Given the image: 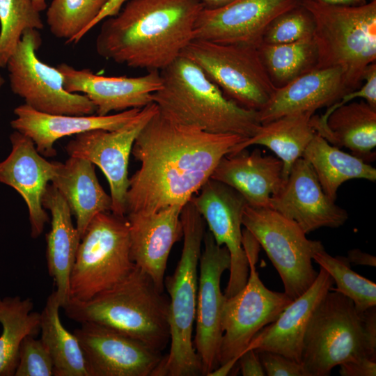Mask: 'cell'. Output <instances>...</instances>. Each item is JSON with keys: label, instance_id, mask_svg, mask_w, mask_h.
Here are the masks:
<instances>
[{"label": "cell", "instance_id": "obj_26", "mask_svg": "<svg viewBox=\"0 0 376 376\" xmlns=\"http://www.w3.org/2000/svg\"><path fill=\"white\" fill-rule=\"evenodd\" d=\"M42 203L52 216L51 229L46 235L47 265L62 308L70 298V276L81 237L67 202L52 184L47 185Z\"/></svg>", "mask_w": 376, "mask_h": 376}, {"label": "cell", "instance_id": "obj_10", "mask_svg": "<svg viewBox=\"0 0 376 376\" xmlns=\"http://www.w3.org/2000/svg\"><path fill=\"white\" fill-rule=\"evenodd\" d=\"M242 246L249 263V276L245 285L233 296L226 297L222 306L219 365L240 357L254 336L292 301L285 292L270 290L260 280L256 267L260 246L246 229L242 231Z\"/></svg>", "mask_w": 376, "mask_h": 376}, {"label": "cell", "instance_id": "obj_4", "mask_svg": "<svg viewBox=\"0 0 376 376\" xmlns=\"http://www.w3.org/2000/svg\"><path fill=\"white\" fill-rule=\"evenodd\" d=\"M77 322L99 324L162 352L170 341L169 298L137 266L123 281L87 301L62 307Z\"/></svg>", "mask_w": 376, "mask_h": 376}, {"label": "cell", "instance_id": "obj_46", "mask_svg": "<svg viewBox=\"0 0 376 376\" xmlns=\"http://www.w3.org/2000/svg\"><path fill=\"white\" fill-rule=\"evenodd\" d=\"M312 1L322 3L329 5L337 6H359L366 3L363 0H310Z\"/></svg>", "mask_w": 376, "mask_h": 376}, {"label": "cell", "instance_id": "obj_19", "mask_svg": "<svg viewBox=\"0 0 376 376\" xmlns=\"http://www.w3.org/2000/svg\"><path fill=\"white\" fill-rule=\"evenodd\" d=\"M62 74L65 91L82 93L95 107L99 116L111 111L141 109L152 103V94L161 88L159 71H148L139 77H106L95 74L88 68L77 69L63 63L57 65Z\"/></svg>", "mask_w": 376, "mask_h": 376}, {"label": "cell", "instance_id": "obj_27", "mask_svg": "<svg viewBox=\"0 0 376 376\" xmlns=\"http://www.w3.org/2000/svg\"><path fill=\"white\" fill-rule=\"evenodd\" d=\"M51 182L75 217L81 239L96 214L111 212V196L100 184L95 165L86 159L70 156L65 163L58 162Z\"/></svg>", "mask_w": 376, "mask_h": 376}, {"label": "cell", "instance_id": "obj_12", "mask_svg": "<svg viewBox=\"0 0 376 376\" xmlns=\"http://www.w3.org/2000/svg\"><path fill=\"white\" fill-rule=\"evenodd\" d=\"M38 30H26L6 68L13 93L24 104L45 113L91 115L95 107L84 95L69 93L63 86L62 74L41 61L37 50L41 45Z\"/></svg>", "mask_w": 376, "mask_h": 376}, {"label": "cell", "instance_id": "obj_23", "mask_svg": "<svg viewBox=\"0 0 376 376\" xmlns=\"http://www.w3.org/2000/svg\"><path fill=\"white\" fill-rule=\"evenodd\" d=\"M141 109L105 116H75L45 113L23 104L15 108V117L10 125L30 138L42 156L52 157L56 155L54 146L57 140L93 130H117L136 117Z\"/></svg>", "mask_w": 376, "mask_h": 376}, {"label": "cell", "instance_id": "obj_48", "mask_svg": "<svg viewBox=\"0 0 376 376\" xmlns=\"http://www.w3.org/2000/svg\"><path fill=\"white\" fill-rule=\"evenodd\" d=\"M32 1L36 8L40 12L47 7L45 0H32Z\"/></svg>", "mask_w": 376, "mask_h": 376}, {"label": "cell", "instance_id": "obj_38", "mask_svg": "<svg viewBox=\"0 0 376 376\" xmlns=\"http://www.w3.org/2000/svg\"><path fill=\"white\" fill-rule=\"evenodd\" d=\"M53 368L51 356L41 339L26 336L19 347L14 376H51Z\"/></svg>", "mask_w": 376, "mask_h": 376}, {"label": "cell", "instance_id": "obj_11", "mask_svg": "<svg viewBox=\"0 0 376 376\" xmlns=\"http://www.w3.org/2000/svg\"><path fill=\"white\" fill-rule=\"evenodd\" d=\"M239 106L259 111L276 88L261 61L258 47L192 40L182 54Z\"/></svg>", "mask_w": 376, "mask_h": 376}, {"label": "cell", "instance_id": "obj_47", "mask_svg": "<svg viewBox=\"0 0 376 376\" xmlns=\"http://www.w3.org/2000/svg\"><path fill=\"white\" fill-rule=\"evenodd\" d=\"M205 8L214 9L224 6L233 0H199Z\"/></svg>", "mask_w": 376, "mask_h": 376}, {"label": "cell", "instance_id": "obj_34", "mask_svg": "<svg viewBox=\"0 0 376 376\" xmlns=\"http://www.w3.org/2000/svg\"><path fill=\"white\" fill-rule=\"evenodd\" d=\"M313 260L333 279L338 292L350 299L358 313H362L376 306V284L354 272L347 257H333L324 249L317 252Z\"/></svg>", "mask_w": 376, "mask_h": 376}, {"label": "cell", "instance_id": "obj_18", "mask_svg": "<svg viewBox=\"0 0 376 376\" xmlns=\"http://www.w3.org/2000/svg\"><path fill=\"white\" fill-rule=\"evenodd\" d=\"M269 208L295 221L306 234L322 227L338 228L348 218L347 211L324 193L303 157L294 163L288 178L272 196Z\"/></svg>", "mask_w": 376, "mask_h": 376}, {"label": "cell", "instance_id": "obj_35", "mask_svg": "<svg viewBox=\"0 0 376 376\" xmlns=\"http://www.w3.org/2000/svg\"><path fill=\"white\" fill-rule=\"evenodd\" d=\"M44 27L32 0H0V68H5L27 29Z\"/></svg>", "mask_w": 376, "mask_h": 376}, {"label": "cell", "instance_id": "obj_8", "mask_svg": "<svg viewBox=\"0 0 376 376\" xmlns=\"http://www.w3.org/2000/svg\"><path fill=\"white\" fill-rule=\"evenodd\" d=\"M130 249L127 217L111 212L96 214L77 250L70 276V298L87 301L126 278L136 266Z\"/></svg>", "mask_w": 376, "mask_h": 376}, {"label": "cell", "instance_id": "obj_2", "mask_svg": "<svg viewBox=\"0 0 376 376\" xmlns=\"http://www.w3.org/2000/svg\"><path fill=\"white\" fill-rule=\"evenodd\" d=\"M199 0H127L103 19L95 40L102 58L130 68L160 71L194 39Z\"/></svg>", "mask_w": 376, "mask_h": 376}, {"label": "cell", "instance_id": "obj_24", "mask_svg": "<svg viewBox=\"0 0 376 376\" xmlns=\"http://www.w3.org/2000/svg\"><path fill=\"white\" fill-rule=\"evenodd\" d=\"M349 92L341 68L315 69L276 88L258 111L259 121L262 125L287 115L314 113L334 104Z\"/></svg>", "mask_w": 376, "mask_h": 376}, {"label": "cell", "instance_id": "obj_20", "mask_svg": "<svg viewBox=\"0 0 376 376\" xmlns=\"http://www.w3.org/2000/svg\"><path fill=\"white\" fill-rule=\"evenodd\" d=\"M11 151L0 162V182L15 189L28 208L31 235L37 238L49 221L42 200L49 182L56 173L58 162H49L33 141L14 130L10 136Z\"/></svg>", "mask_w": 376, "mask_h": 376}, {"label": "cell", "instance_id": "obj_22", "mask_svg": "<svg viewBox=\"0 0 376 376\" xmlns=\"http://www.w3.org/2000/svg\"><path fill=\"white\" fill-rule=\"evenodd\" d=\"M334 283L329 273L320 267L311 287L292 300L274 322L263 328L244 351L253 349L275 352L301 363L304 337L309 320Z\"/></svg>", "mask_w": 376, "mask_h": 376}, {"label": "cell", "instance_id": "obj_21", "mask_svg": "<svg viewBox=\"0 0 376 376\" xmlns=\"http://www.w3.org/2000/svg\"><path fill=\"white\" fill-rule=\"evenodd\" d=\"M183 207L169 206L150 214H129L130 258L164 291V274L173 244L182 237Z\"/></svg>", "mask_w": 376, "mask_h": 376}, {"label": "cell", "instance_id": "obj_9", "mask_svg": "<svg viewBox=\"0 0 376 376\" xmlns=\"http://www.w3.org/2000/svg\"><path fill=\"white\" fill-rule=\"evenodd\" d=\"M242 222L278 272L284 292L292 300L305 292L318 274L312 260L317 252L324 249L322 242L308 240L295 221L269 207L247 205Z\"/></svg>", "mask_w": 376, "mask_h": 376}, {"label": "cell", "instance_id": "obj_7", "mask_svg": "<svg viewBox=\"0 0 376 376\" xmlns=\"http://www.w3.org/2000/svg\"><path fill=\"white\" fill-rule=\"evenodd\" d=\"M299 3L315 20V69L340 68L348 91L359 88L366 68L376 61V0L359 6Z\"/></svg>", "mask_w": 376, "mask_h": 376}, {"label": "cell", "instance_id": "obj_28", "mask_svg": "<svg viewBox=\"0 0 376 376\" xmlns=\"http://www.w3.org/2000/svg\"><path fill=\"white\" fill-rule=\"evenodd\" d=\"M315 131L330 144L348 148L367 163L375 158L376 108L365 100L340 106Z\"/></svg>", "mask_w": 376, "mask_h": 376}, {"label": "cell", "instance_id": "obj_32", "mask_svg": "<svg viewBox=\"0 0 376 376\" xmlns=\"http://www.w3.org/2000/svg\"><path fill=\"white\" fill-rule=\"evenodd\" d=\"M29 297H0V376H14L23 339L40 331V313L35 312Z\"/></svg>", "mask_w": 376, "mask_h": 376}, {"label": "cell", "instance_id": "obj_16", "mask_svg": "<svg viewBox=\"0 0 376 376\" xmlns=\"http://www.w3.org/2000/svg\"><path fill=\"white\" fill-rule=\"evenodd\" d=\"M89 376H153L163 357L143 343L93 322L74 330Z\"/></svg>", "mask_w": 376, "mask_h": 376}, {"label": "cell", "instance_id": "obj_25", "mask_svg": "<svg viewBox=\"0 0 376 376\" xmlns=\"http://www.w3.org/2000/svg\"><path fill=\"white\" fill-rule=\"evenodd\" d=\"M210 178L235 189L253 207H269L272 196L284 182L282 162L272 155H263L258 149L225 155Z\"/></svg>", "mask_w": 376, "mask_h": 376}, {"label": "cell", "instance_id": "obj_3", "mask_svg": "<svg viewBox=\"0 0 376 376\" xmlns=\"http://www.w3.org/2000/svg\"><path fill=\"white\" fill-rule=\"evenodd\" d=\"M159 73L162 84L152 94V102L173 121L246 139L260 127L258 111L243 108L226 97L189 58L181 55Z\"/></svg>", "mask_w": 376, "mask_h": 376}, {"label": "cell", "instance_id": "obj_39", "mask_svg": "<svg viewBox=\"0 0 376 376\" xmlns=\"http://www.w3.org/2000/svg\"><path fill=\"white\" fill-rule=\"evenodd\" d=\"M365 83L359 88L347 93L334 104L328 107L327 111L322 116L313 115L311 118L312 127L315 128L325 125L330 113L339 107L356 98H362L370 106L376 108V63H373L367 66L363 75V81Z\"/></svg>", "mask_w": 376, "mask_h": 376}, {"label": "cell", "instance_id": "obj_6", "mask_svg": "<svg viewBox=\"0 0 376 376\" xmlns=\"http://www.w3.org/2000/svg\"><path fill=\"white\" fill-rule=\"evenodd\" d=\"M362 358L376 361L375 306L359 313L350 299L329 290L309 320L301 362L310 376H329L334 367Z\"/></svg>", "mask_w": 376, "mask_h": 376}, {"label": "cell", "instance_id": "obj_33", "mask_svg": "<svg viewBox=\"0 0 376 376\" xmlns=\"http://www.w3.org/2000/svg\"><path fill=\"white\" fill-rule=\"evenodd\" d=\"M258 50L276 88H281L316 68L317 47L313 38L285 44L260 43Z\"/></svg>", "mask_w": 376, "mask_h": 376}, {"label": "cell", "instance_id": "obj_15", "mask_svg": "<svg viewBox=\"0 0 376 376\" xmlns=\"http://www.w3.org/2000/svg\"><path fill=\"white\" fill-rule=\"evenodd\" d=\"M191 201L207 224L216 243L225 246L230 258V276L225 297L238 292L246 284L249 263L242 246V215L248 205L230 186L210 178Z\"/></svg>", "mask_w": 376, "mask_h": 376}, {"label": "cell", "instance_id": "obj_5", "mask_svg": "<svg viewBox=\"0 0 376 376\" xmlns=\"http://www.w3.org/2000/svg\"><path fill=\"white\" fill-rule=\"evenodd\" d=\"M183 246L172 275L164 278L169 295L171 347L153 376L203 375V366L193 343L198 264L205 232V221L190 200L182 208Z\"/></svg>", "mask_w": 376, "mask_h": 376}, {"label": "cell", "instance_id": "obj_40", "mask_svg": "<svg viewBox=\"0 0 376 376\" xmlns=\"http://www.w3.org/2000/svg\"><path fill=\"white\" fill-rule=\"evenodd\" d=\"M259 357L268 376H310L303 364L278 353L260 351Z\"/></svg>", "mask_w": 376, "mask_h": 376}, {"label": "cell", "instance_id": "obj_41", "mask_svg": "<svg viewBox=\"0 0 376 376\" xmlns=\"http://www.w3.org/2000/svg\"><path fill=\"white\" fill-rule=\"evenodd\" d=\"M339 366V373L341 376L376 375V361L368 358L350 361Z\"/></svg>", "mask_w": 376, "mask_h": 376}, {"label": "cell", "instance_id": "obj_14", "mask_svg": "<svg viewBox=\"0 0 376 376\" xmlns=\"http://www.w3.org/2000/svg\"><path fill=\"white\" fill-rule=\"evenodd\" d=\"M198 264L194 346L203 366V375L219 366L222 338L221 315L225 296L220 287L224 272L230 269V258L225 246L218 245L211 233L205 232Z\"/></svg>", "mask_w": 376, "mask_h": 376}, {"label": "cell", "instance_id": "obj_31", "mask_svg": "<svg viewBox=\"0 0 376 376\" xmlns=\"http://www.w3.org/2000/svg\"><path fill=\"white\" fill-rule=\"evenodd\" d=\"M60 308L61 304L54 290L47 297L40 313V339L52 359L53 375L89 376L77 338L68 331L61 321Z\"/></svg>", "mask_w": 376, "mask_h": 376}, {"label": "cell", "instance_id": "obj_13", "mask_svg": "<svg viewBox=\"0 0 376 376\" xmlns=\"http://www.w3.org/2000/svg\"><path fill=\"white\" fill-rule=\"evenodd\" d=\"M157 111V105L150 103L123 127L87 131L77 134L65 146L69 156L86 159L101 169L110 187L111 212L117 216L126 217L128 164L134 143Z\"/></svg>", "mask_w": 376, "mask_h": 376}, {"label": "cell", "instance_id": "obj_1", "mask_svg": "<svg viewBox=\"0 0 376 376\" xmlns=\"http://www.w3.org/2000/svg\"><path fill=\"white\" fill-rule=\"evenodd\" d=\"M246 139L178 123L157 108L132 149L141 166L130 178L126 215L183 207L210 178L222 157Z\"/></svg>", "mask_w": 376, "mask_h": 376}, {"label": "cell", "instance_id": "obj_36", "mask_svg": "<svg viewBox=\"0 0 376 376\" xmlns=\"http://www.w3.org/2000/svg\"><path fill=\"white\" fill-rule=\"evenodd\" d=\"M109 0H53L46 13L52 35L68 42L84 31L98 15Z\"/></svg>", "mask_w": 376, "mask_h": 376}, {"label": "cell", "instance_id": "obj_44", "mask_svg": "<svg viewBox=\"0 0 376 376\" xmlns=\"http://www.w3.org/2000/svg\"><path fill=\"white\" fill-rule=\"evenodd\" d=\"M350 263L354 265H366L370 267L376 266L375 256L365 253L360 249H351L347 253V257Z\"/></svg>", "mask_w": 376, "mask_h": 376}, {"label": "cell", "instance_id": "obj_42", "mask_svg": "<svg viewBox=\"0 0 376 376\" xmlns=\"http://www.w3.org/2000/svg\"><path fill=\"white\" fill-rule=\"evenodd\" d=\"M237 363L243 376L266 375L259 353L256 350L251 349L243 352L240 354Z\"/></svg>", "mask_w": 376, "mask_h": 376}, {"label": "cell", "instance_id": "obj_17", "mask_svg": "<svg viewBox=\"0 0 376 376\" xmlns=\"http://www.w3.org/2000/svg\"><path fill=\"white\" fill-rule=\"evenodd\" d=\"M300 0H233L220 8H203L193 40L258 47L268 24Z\"/></svg>", "mask_w": 376, "mask_h": 376}, {"label": "cell", "instance_id": "obj_49", "mask_svg": "<svg viewBox=\"0 0 376 376\" xmlns=\"http://www.w3.org/2000/svg\"><path fill=\"white\" fill-rule=\"evenodd\" d=\"M4 79L3 77H2V75L0 74V91L1 89L2 88L3 84H4Z\"/></svg>", "mask_w": 376, "mask_h": 376}, {"label": "cell", "instance_id": "obj_37", "mask_svg": "<svg viewBox=\"0 0 376 376\" xmlns=\"http://www.w3.org/2000/svg\"><path fill=\"white\" fill-rule=\"evenodd\" d=\"M315 20L300 3L276 16L266 26L261 43L285 44L313 38Z\"/></svg>", "mask_w": 376, "mask_h": 376}, {"label": "cell", "instance_id": "obj_29", "mask_svg": "<svg viewBox=\"0 0 376 376\" xmlns=\"http://www.w3.org/2000/svg\"><path fill=\"white\" fill-rule=\"evenodd\" d=\"M313 114V112L293 113L262 124L254 136L237 144L233 152L246 149L252 145L267 147L282 162L285 181L292 165L302 157L316 133L311 123Z\"/></svg>", "mask_w": 376, "mask_h": 376}, {"label": "cell", "instance_id": "obj_50", "mask_svg": "<svg viewBox=\"0 0 376 376\" xmlns=\"http://www.w3.org/2000/svg\"><path fill=\"white\" fill-rule=\"evenodd\" d=\"M363 1H366V0H363ZM370 1H373V0H370Z\"/></svg>", "mask_w": 376, "mask_h": 376}, {"label": "cell", "instance_id": "obj_30", "mask_svg": "<svg viewBox=\"0 0 376 376\" xmlns=\"http://www.w3.org/2000/svg\"><path fill=\"white\" fill-rule=\"evenodd\" d=\"M302 157L311 166L324 193L334 201L339 187L349 180H376L374 167L330 144L318 133L306 148Z\"/></svg>", "mask_w": 376, "mask_h": 376}, {"label": "cell", "instance_id": "obj_43", "mask_svg": "<svg viewBox=\"0 0 376 376\" xmlns=\"http://www.w3.org/2000/svg\"><path fill=\"white\" fill-rule=\"evenodd\" d=\"M127 1L109 0L96 18L74 39L73 42H78L91 29L105 18L116 15Z\"/></svg>", "mask_w": 376, "mask_h": 376}, {"label": "cell", "instance_id": "obj_45", "mask_svg": "<svg viewBox=\"0 0 376 376\" xmlns=\"http://www.w3.org/2000/svg\"><path fill=\"white\" fill-rule=\"evenodd\" d=\"M239 357H234L226 362L219 365L216 369L213 370L207 376H226L228 375L233 369L237 362Z\"/></svg>", "mask_w": 376, "mask_h": 376}]
</instances>
